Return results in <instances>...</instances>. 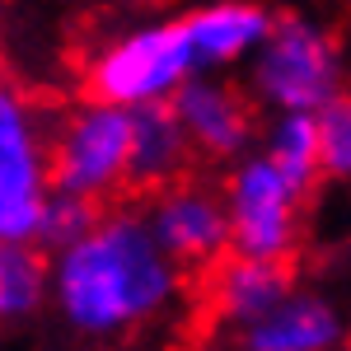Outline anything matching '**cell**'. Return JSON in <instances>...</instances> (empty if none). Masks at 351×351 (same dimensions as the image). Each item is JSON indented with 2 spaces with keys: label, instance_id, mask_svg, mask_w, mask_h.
<instances>
[{
  "label": "cell",
  "instance_id": "6da1fadb",
  "mask_svg": "<svg viewBox=\"0 0 351 351\" xmlns=\"http://www.w3.org/2000/svg\"><path fill=\"white\" fill-rule=\"evenodd\" d=\"M188 271L160 248L145 211H99L75 243L52 253V304L89 342L141 337L178 314Z\"/></svg>",
  "mask_w": 351,
  "mask_h": 351
},
{
  "label": "cell",
  "instance_id": "7a4b0ae2",
  "mask_svg": "<svg viewBox=\"0 0 351 351\" xmlns=\"http://www.w3.org/2000/svg\"><path fill=\"white\" fill-rule=\"evenodd\" d=\"M243 89L263 112H324L347 94L342 38L314 14H276L243 66Z\"/></svg>",
  "mask_w": 351,
  "mask_h": 351
},
{
  "label": "cell",
  "instance_id": "3957f363",
  "mask_svg": "<svg viewBox=\"0 0 351 351\" xmlns=\"http://www.w3.org/2000/svg\"><path fill=\"white\" fill-rule=\"evenodd\" d=\"M192 75H202V71H197V56L188 47L183 14L132 24L104 38L84 56V89L94 99L122 104V108L169 104Z\"/></svg>",
  "mask_w": 351,
  "mask_h": 351
},
{
  "label": "cell",
  "instance_id": "277c9868",
  "mask_svg": "<svg viewBox=\"0 0 351 351\" xmlns=\"http://www.w3.org/2000/svg\"><path fill=\"white\" fill-rule=\"evenodd\" d=\"M47 150L52 188L104 206L122 188H132V108L89 94L52 122Z\"/></svg>",
  "mask_w": 351,
  "mask_h": 351
},
{
  "label": "cell",
  "instance_id": "5b68a950",
  "mask_svg": "<svg viewBox=\"0 0 351 351\" xmlns=\"http://www.w3.org/2000/svg\"><path fill=\"white\" fill-rule=\"evenodd\" d=\"M220 192H225V211H230L234 253L271 258V263H291L300 253L309 188L295 173H286L271 155H263L258 145L248 155H239L230 164Z\"/></svg>",
  "mask_w": 351,
  "mask_h": 351
},
{
  "label": "cell",
  "instance_id": "8992f818",
  "mask_svg": "<svg viewBox=\"0 0 351 351\" xmlns=\"http://www.w3.org/2000/svg\"><path fill=\"white\" fill-rule=\"evenodd\" d=\"M38 104L14 80H0V239H38L52 197V150Z\"/></svg>",
  "mask_w": 351,
  "mask_h": 351
},
{
  "label": "cell",
  "instance_id": "52a82bcc",
  "mask_svg": "<svg viewBox=\"0 0 351 351\" xmlns=\"http://www.w3.org/2000/svg\"><path fill=\"white\" fill-rule=\"evenodd\" d=\"M145 225L183 271H211L225 253H234L225 192L202 178H178L155 188L145 197Z\"/></svg>",
  "mask_w": 351,
  "mask_h": 351
},
{
  "label": "cell",
  "instance_id": "ba28073f",
  "mask_svg": "<svg viewBox=\"0 0 351 351\" xmlns=\"http://www.w3.org/2000/svg\"><path fill=\"white\" fill-rule=\"evenodd\" d=\"M169 104L202 160L234 164L258 141V104L230 75H192Z\"/></svg>",
  "mask_w": 351,
  "mask_h": 351
},
{
  "label": "cell",
  "instance_id": "9c48e42d",
  "mask_svg": "<svg viewBox=\"0 0 351 351\" xmlns=\"http://www.w3.org/2000/svg\"><path fill=\"white\" fill-rule=\"evenodd\" d=\"M239 351H351V314L314 286L286 295L239 328Z\"/></svg>",
  "mask_w": 351,
  "mask_h": 351
},
{
  "label": "cell",
  "instance_id": "30bf717a",
  "mask_svg": "<svg viewBox=\"0 0 351 351\" xmlns=\"http://www.w3.org/2000/svg\"><path fill=\"white\" fill-rule=\"evenodd\" d=\"M271 19L276 14L258 0H206V5L183 10V28H188V47L197 56V71L202 75L243 71L248 56L263 47Z\"/></svg>",
  "mask_w": 351,
  "mask_h": 351
},
{
  "label": "cell",
  "instance_id": "8fae6325",
  "mask_svg": "<svg viewBox=\"0 0 351 351\" xmlns=\"http://www.w3.org/2000/svg\"><path fill=\"white\" fill-rule=\"evenodd\" d=\"M295 286L291 263H271V258H248V253H225L216 267L206 271V304L220 324L239 332L258 314H267L276 300Z\"/></svg>",
  "mask_w": 351,
  "mask_h": 351
},
{
  "label": "cell",
  "instance_id": "7c38bea8",
  "mask_svg": "<svg viewBox=\"0 0 351 351\" xmlns=\"http://www.w3.org/2000/svg\"><path fill=\"white\" fill-rule=\"evenodd\" d=\"M192 160H197V150H192L173 104L132 108V188L155 192L164 183H178V178H188Z\"/></svg>",
  "mask_w": 351,
  "mask_h": 351
},
{
  "label": "cell",
  "instance_id": "4fadbf2b",
  "mask_svg": "<svg viewBox=\"0 0 351 351\" xmlns=\"http://www.w3.org/2000/svg\"><path fill=\"white\" fill-rule=\"evenodd\" d=\"M52 304V258L38 239H0V328Z\"/></svg>",
  "mask_w": 351,
  "mask_h": 351
},
{
  "label": "cell",
  "instance_id": "5bb4252c",
  "mask_svg": "<svg viewBox=\"0 0 351 351\" xmlns=\"http://www.w3.org/2000/svg\"><path fill=\"white\" fill-rule=\"evenodd\" d=\"M263 155L281 164L286 173H295L304 188H314L324 178V136H319V112H271L263 127Z\"/></svg>",
  "mask_w": 351,
  "mask_h": 351
},
{
  "label": "cell",
  "instance_id": "9a60e30c",
  "mask_svg": "<svg viewBox=\"0 0 351 351\" xmlns=\"http://www.w3.org/2000/svg\"><path fill=\"white\" fill-rule=\"evenodd\" d=\"M94 220H99V202H84V197H71V192H52L47 211H43V225H38V243L56 253V248L80 239Z\"/></svg>",
  "mask_w": 351,
  "mask_h": 351
},
{
  "label": "cell",
  "instance_id": "2e32d148",
  "mask_svg": "<svg viewBox=\"0 0 351 351\" xmlns=\"http://www.w3.org/2000/svg\"><path fill=\"white\" fill-rule=\"evenodd\" d=\"M319 136H324V178L351 183V89L319 112Z\"/></svg>",
  "mask_w": 351,
  "mask_h": 351
}]
</instances>
